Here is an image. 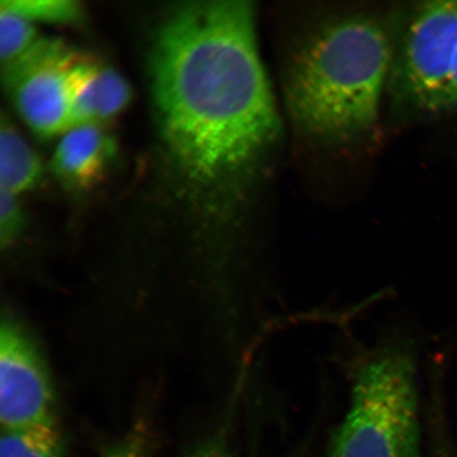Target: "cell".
<instances>
[{
	"instance_id": "cell-8",
	"label": "cell",
	"mask_w": 457,
	"mask_h": 457,
	"mask_svg": "<svg viewBox=\"0 0 457 457\" xmlns=\"http://www.w3.org/2000/svg\"><path fill=\"white\" fill-rule=\"evenodd\" d=\"M43 170L37 154L3 116L0 124V187L19 195L38 185Z\"/></svg>"
},
{
	"instance_id": "cell-5",
	"label": "cell",
	"mask_w": 457,
	"mask_h": 457,
	"mask_svg": "<svg viewBox=\"0 0 457 457\" xmlns=\"http://www.w3.org/2000/svg\"><path fill=\"white\" fill-rule=\"evenodd\" d=\"M83 54L54 38H42L30 53L2 71L17 112L43 138L73 128L70 74Z\"/></svg>"
},
{
	"instance_id": "cell-11",
	"label": "cell",
	"mask_w": 457,
	"mask_h": 457,
	"mask_svg": "<svg viewBox=\"0 0 457 457\" xmlns=\"http://www.w3.org/2000/svg\"><path fill=\"white\" fill-rule=\"evenodd\" d=\"M42 37L25 17L0 9V62L2 71L15 64L36 47Z\"/></svg>"
},
{
	"instance_id": "cell-13",
	"label": "cell",
	"mask_w": 457,
	"mask_h": 457,
	"mask_svg": "<svg viewBox=\"0 0 457 457\" xmlns=\"http://www.w3.org/2000/svg\"><path fill=\"white\" fill-rule=\"evenodd\" d=\"M25 212L17 195L0 187V245L9 248L25 227Z\"/></svg>"
},
{
	"instance_id": "cell-4",
	"label": "cell",
	"mask_w": 457,
	"mask_h": 457,
	"mask_svg": "<svg viewBox=\"0 0 457 457\" xmlns=\"http://www.w3.org/2000/svg\"><path fill=\"white\" fill-rule=\"evenodd\" d=\"M457 46V0L417 4L393 44L387 87L400 104L431 117Z\"/></svg>"
},
{
	"instance_id": "cell-10",
	"label": "cell",
	"mask_w": 457,
	"mask_h": 457,
	"mask_svg": "<svg viewBox=\"0 0 457 457\" xmlns=\"http://www.w3.org/2000/svg\"><path fill=\"white\" fill-rule=\"evenodd\" d=\"M95 123L101 124L125 110L131 99L129 85L112 67L96 62L90 83Z\"/></svg>"
},
{
	"instance_id": "cell-12",
	"label": "cell",
	"mask_w": 457,
	"mask_h": 457,
	"mask_svg": "<svg viewBox=\"0 0 457 457\" xmlns=\"http://www.w3.org/2000/svg\"><path fill=\"white\" fill-rule=\"evenodd\" d=\"M0 9L30 21L59 25H77L85 17L82 4L74 0H2Z\"/></svg>"
},
{
	"instance_id": "cell-1",
	"label": "cell",
	"mask_w": 457,
	"mask_h": 457,
	"mask_svg": "<svg viewBox=\"0 0 457 457\" xmlns=\"http://www.w3.org/2000/svg\"><path fill=\"white\" fill-rule=\"evenodd\" d=\"M152 79L170 150L198 186L244 180L278 138L251 3L214 0L175 10L154 46Z\"/></svg>"
},
{
	"instance_id": "cell-16",
	"label": "cell",
	"mask_w": 457,
	"mask_h": 457,
	"mask_svg": "<svg viewBox=\"0 0 457 457\" xmlns=\"http://www.w3.org/2000/svg\"><path fill=\"white\" fill-rule=\"evenodd\" d=\"M187 457H234L220 433L197 445Z\"/></svg>"
},
{
	"instance_id": "cell-14",
	"label": "cell",
	"mask_w": 457,
	"mask_h": 457,
	"mask_svg": "<svg viewBox=\"0 0 457 457\" xmlns=\"http://www.w3.org/2000/svg\"><path fill=\"white\" fill-rule=\"evenodd\" d=\"M151 433L145 422H137L125 436L112 444L101 457H148Z\"/></svg>"
},
{
	"instance_id": "cell-3",
	"label": "cell",
	"mask_w": 457,
	"mask_h": 457,
	"mask_svg": "<svg viewBox=\"0 0 457 457\" xmlns=\"http://www.w3.org/2000/svg\"><path fill=\"white\" fill-rule=\"evenodd\" d=\"M419 346L398 334L360 356L328 457H422Z\"/></svg>"
},
{
	"instance_id": "cell-9",
	"label": "cell",
	"mask_w": 457,
	"mask_h": 457,
	"mask_svg": "<svg viewBox=\"0 0 457 457\" xmlns=\"http://www.w3.org/2000/svg\"><path fill=\"white\" fill-rule=\"evenodd\" d=\"M66 444L56 420L2 428L0 457H65Z\"/></svg>"
},
{
	"instance_id": "cell-15",
	"label": "cell",
	"mask_w": 457,
	"mask_h": 457,
	"mask_svg": "<svg viewBox=\"0 0 457 457\" xmlns=\"http://www.w3.org/2000/svg\"><path fill=\"white\" fill-rule=\"evenodd\" d=\"M457 112V46L447 83L434 105L431 117L445 116Z\"/></svg>"
},
{
	"instance_id": "cell-2",
	"label": "cell",
	"mask_w": 457,
	"mask_h": 457,
	"mask_svg": "<svg viewBox=\"0 0 457 457\" xmlns=\"http://www.w3.org/2000/svg\"><path fill=\"white\" fill-rule=\"evenodd\" d=\"M393 43L371 17L328 22L301 46L285 79L291 118L307 135L345 142L368 133L379 119Z\"/></svg>"
},
{
	"instance_id": "cell-6",
	"label": "cell",
	"mask_w": 457,
	"mask_h": 457,
	"mask_svg": "<svg viewBox=\"0 0 457 457\" xmlns=\"http://www.w3.org/2000/svg\"><path fill=\"white\" fill-rule=\"evenodd\" d=\"M47 363L36 340L12 314L0 323V422L20 428L55 420Z\"/></svg>"
},
{
	"instance_id": "cell-7",
	"label": "cell",
	"mask_w": 457,
	"mask_h": 457,
	"mask_svg": "<svg viewBox=\"0 0 457 457\" xmlns=\"http://www.w3.org/2000/svg\"><path fill=\"white\" fill-rule=\"evenodd\" d=\"M114 153L116 145L101 124L79 125L62 137L51 168L73 190H90L102 181Z\"/></svg>"
}]
</instances>
